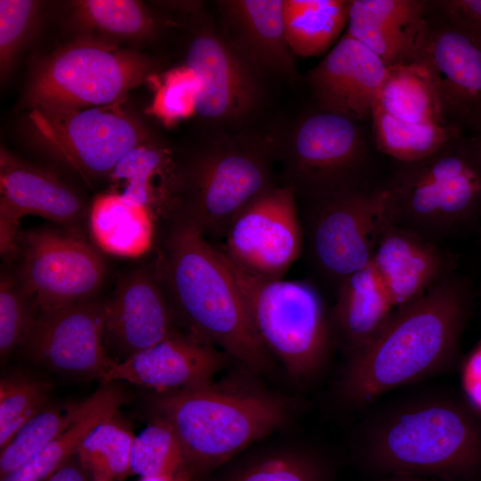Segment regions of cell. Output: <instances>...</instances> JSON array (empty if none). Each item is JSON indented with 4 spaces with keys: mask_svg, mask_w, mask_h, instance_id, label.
<instances>
[{
    "mask_svg": "<svg viewBox=\"0 0 481 481\" xmlns=\"http://www.w3.org/2000/svg\"><path fill=\"white\" fill-rule=\"evenodd\" d=\"M75 17L84 27L121 39H151L162 23L146 6L134 0L75 2Z\"/></svg>",
    "mask_w": 481,
    "mask_h": 481,
    "instance_id": "cell-33",
    "label": "cell"
},
{
    "mask_svg": "<svg viewBox=\"0 0 481 481\" xmlns=\"http://www.w3.org/2000/svg\"><path fill=\"white\" fill-rule=\"evenodd\" d=\"M39 143L86 179L109 178L134 148L157 140L120 103L84 109H32Z\"/></svg>",
    "mask_w": 481,
    "mask_h": 481,
    "instance_id": "cell-11",
    "label": "cell"
},
{
    "mask_svg": "<svg viewBox=\"0 0 481 481\" xmlns=\"http://www.w3.org/2000/svg\"><path fill=\"white\" fill-rule=\"evenodd\" d=\"M88 476L76 454L44 481H87Z\"/></svg>",
    "mask_w": 481,
    "mask_h": 481,
    "instance_id": "cell-42",
    "label": "cell"
},
{
    "mask_svg": "<svg viewBox=\"0 0 481 481\" xmlns=\"http://www.w3.org/2000/svg\"><path fill=\"white\" fill-rule=\"evenodd\" d=\"M471 306L469 284L453 273L394 312L380 333L348 356L342 400L369 405L388 391L447 370L456 360Z\"/></svg>",
    "mask_w": 481,
    "mask_h": 481,
    "instance_id": "cell-1",
    "label": "cell"
},
{
    "mask_svg": "<svg viewBox=\"0 0 481 481\" xmlns=\"http://www.w3.org/2000/svg\"><path fill=\"white\" fill-rule=\"evenodd\" d=\"M82 407L83 402L67 408L48 405L27 421L0 450V477L20 467L66 430L77 419Z\"/></svg>",
    "mask_w": 481,
    "mask_h": 481,
    "instance_id": "cell-34",
    "label": "cell"
},
{
    "mask_svg": "<svg viewBox=\"0 0 481 481\" xmlns=\"http://www.w3.org/2000/svg\"><path fill=\"white\" fill-rule=\"evenodd\" d=\"M384 218L437 243L481 224V139L461 134L422 159L400 163L383 186Z\"/></svg>",
    "mask_w": 481,
    "mask_h": 481,
    "instance_id": "cell-5",
    "label": "cell"
},
{
    "mask_svg": "<svg viewBox=\"0 0 481 481\" xmlns=\"http://www.w3.org/2000/svg\"><path fill=\"white\" fill-rule=\"evenodd\" d=\"M269 134L281 183L305 203L368 187L369 151L359 121L316 108Z\"/></svg>",
    "mask_w": 481,
    "mask_h": 481,
    "instance_id": "cell-8",
    "label": "cell"
},
{
    "mask_svg": "<svg viewBox=\"0 0 481 481\" xmlns=\"http://www.w3.org/2000/svg\"><path fill=\"white\" fill-rule=\"evenodd\" d=\"M216 247L265 349L295 380L309 381L318 377L336 340L330 311L316 288L306 281L251 273Z\"/></svg>",
    "mask_w": 481,
    "mask_h": 481,
    "instance_id": "cell-7",
    "label": "cell"
},
{
    "mask_svg": "<svg viewBox=\"0 0 481 481\" xmlns=\"http://www.w3.org/2000/svg\"><path fill=\"white\" fill-rule=\"evenodd\" d=\"M200 82L185 66L171 71L159 88L151 111L166 122L184 118L195 112Z\"/></svg>",
    "mask_w": 481,
    "mask_h": 481,
    "instance_id": "cell-39",
    "label": "cell"
},
{
    "mask_svg": "<svg viewBox=\"0 0 481 481\" xmlns=\"http://www.w3.org/2000/svg\"><path fill=\"white\" fill-rule=\"evenodd\" d=\"M395 307L371 264L346 277L330 311L335 340L348 356L367 346L384 329Z\"/></svg>",
    "mask_w": 481,
    "mask_h": 481,
    "instance_id": "cell-25",
    "label": "cell"
},
{
    "mask_svg": "<svg viewBox=\"0 0 481 481\" xmlns=\"http://www.w3.org/2000/svg\"><path fill=\"white\" fill-rule=\"evenodd\" d=\"M297 200L283 183L266 188L234 216L219 247L251 273L282 278L303 248Z\"/></svg>",
    "mask_w": 481,
    "mask_h": 481,
    "instance_id": "cell-14",
    "label": "cell"
},
{
    "mask_svg": "<svg viewBox=\"0 0 481 481\" xmlns=\"http://www.w3.org/2000/svg\"><path fill=\"white\" fill-rule=\"evenodd\" d=\"M463 383L470 401L481 410V346L471 354L466 363Z\"/></svg>",
    "mask_w": 481,
    "mask_h": 481,
    "instance_id": "cell-41",
    "label": "cell"
},
{
    "mask_svg": "<svg viewBox=\"0 0 481 481\" xmlns=\"http://www.w3.org/2000/svg\"><path fill=\"white\" fill-rule=\"evenodd\" d=\"M39 3L31 0L0 1V70L4 78L35 23Z\"/></svg>",
    "mask_w": 481,
    "mask_h": 481,
    "instance_id": "cell-38",
    "label": "cell"
},
{
    "mask_svg": "<svg viewBox=\"0 0 481 481\" xmlns=\"http://www.w3.org/2000/svg\"><path fill=\"white\" fill-rule=\"evenodd\" d=\"M374 105L409 123H448L431 75L421 61L387 67Z\"/></svg>",
    "mask_w": 481,
    "mask_h": 481,
    "instance_id": "cell-28",
    "label": "cell"
},
{
    "mask_svg": "<svg viewBox=\"0 0 481 481\" xmlns=\"http://www.w3.org/2000/svg\"><path fill=\"white\" fill-rule=\"evenodd\" d=\"M419 61L431 75L445 120L462 133L477 135L481 131V41L445 21L428 1Z\"/></svg>",
    "mask_w": 481,
    "mask_h": 481,
    "instance_id": "cell-15",
    "label": "cell"
},
{
    "mask_svg": "<svg viewBox=\"0 0 481 481\" xmlns=\"http://www.w3.org/2000/svg\"><path fill=\"white\" fill-rule=\"evenodd\" d=\"M175 316L155 268L122 275L106 302L105 346L123 360L170 337Z\"/></svg>",
    "mask_w": 481,
    "mask_h": 481,
    "instance_id": "cell-18",
    "label": "cell"
},
{
    "mask_svg": "<svg viewBox=\"0 0 481 481\" xmlns=\"http://www.w3.org/2000/svg\"><path fill=\"white\" fill-rule=\"evenodd\" d=\"M160 68L159 60L144 53L94 38L79 39L39 62L27 99L32 109L45 110L113 105Z\"/></svg>",
    "mask_w": 481,
    "mask_h": 481,
    "instance_id": "cell-9",
    "label": "cell"
},
{
    "mask_svg": "<svg viewBox=\"0 0 481 481\" xmlns=\"http://www.w3.org/2000/svg\"><path fill=\"white\" fill-rule=\"evenodd\" d=\"M387 73L384 61L346 33L306 74L316 108L355 120L371 118Z\"/></svg>",
    "mask_w": 481,
    "mask_h": 481,
    "instance_id": "cell-22",
    "label": "cell"
},
{
    "mask_svg": "<svg viewBox=\"0 0 481 481\" xmlns=\"http://www.w3.org/2000/svg\"><path fill=\"white\" fill-rule=\"evenodd\" d=\"M86 214L78 192L56 175L0 151V251L4 258L19 252V226L23 216H39L73 227Z\"/></svg>",
    "mask_w": 481,
    "mask_h": 481,
    "instance_id": "cell-17",
    "label": "cell"
},
{
    "mask_svg": "<svg viewBox=\"0 0 481 481\" xmlns=\"http://www.w3.org/2000/svg\"><path fill=\"white\" fill-rule=\"evenodd\" d=\"M384 200L383 187H362L306 203L310 260L337 289L346 277L371 264Z\"/></svg>",
    "mask_w": 481,
    "mask_h": 481,
    "instance_id": "cell-12",
    "label": "cell"
},
{
    "mask_svg": "<svg viewBox=\"0 0 481 481\" xmlns=\"http://www.w3.org/2000/svg\"><path fill=\"white\" fill-rule=\"evenodd\" d=\"M229 356L193 334L177 330L162 341L121 362L102 379L122 380L165 393L209 384Z\"/></svg>",
    "mask_w": 481,
    "mask_h": 481,
    "instance_id": "cell-20",
    "label": "cell"
},
{
    "mask_svg": "<svg viewBox=\"0 0 481 481\" xmlns=\"http://www.w3.org/2000/svg\"><path fill=\"white\" fill-rule=\"evenodd\" d=\"M180 214L204 236L224 239L234 216L276 183L270 134L248 128L212 131L186 156H177Z\"/></svg>",
    "mask_w": 481,
    "mask_h": 481,
    "instance_id": "cell-6",
    "label": "cell"
},
{
    "mask_svg": "<svg viewBox=\"0 0 481 481\" xmlns=\"http://www.w3.org/2000/svg\"><path fill=\"white\" fill-rule=\"evenodd\" d=\"M456 255L442 244L396 226L382 216L371 264L397 309L455 273Z\"/></svg>",
    "mask_w": 481,
    "mask_h": 481,
    "instance_id": "cell-21",
    "label": "cell"
},
{
    "mask_svg": "<svg viewBox=\"0 0 481 481\" xmlns=\"http://www.w3.org/2000/svg\"><path fill=\"white\" fill-rule=\"evenodd\" d=\"M217 27L239 57L266 83L294 80L297 56L285 34L282 0L216 2Z\"/></svg>",
    "mask_w": 481,
    "mask_h": 481,
    "instance_id": "cell-19",
    "label": "cell"
},
{
    "mask_svg": "<svg viewBox=\"0 0 481 481\" xmlns=\"http://www.w3.org/2000/svg\"><path fill=\"white\" fill-rule=\"evenodd\" d=\"M477 135L481 139V131L477 135Z\"/></svg>",
    "mask_w": 481,
    "mask_h": 481,
    "instance_id": "cell-45",
    "label": "cell"
},
{
    "mask_svg": "<svg viewBox=\"0 0 481 481\" xmlns=\"http://www.w3.org/2000/svg\"><path fill=\"white\" fill-rule=\"evenodd\" d=\"M124 402L125 395L119 388L103 384L83 401L79 416L66 430L1 481H44L76 455L87 435L101 421L118 413Z\"/></svg>",
    "mask_w": 481,
    "mask_h": 481,
    "instance_id": "cell-27",
    "label": "cell"
},
{
    "mask_svg": "<svg viewBox=\"0 0 481 481\" xmlns=\"http://www.w3.org/2000/svg\"><path fill=\"white\" fill-rule=\"evenodd\" d=\"M380 481H444L440 479H425L419 477L394 476Z\"/></svg>",
    "mask_w": 481,
    "mask_h": 481,
    "instance_id": "cell-44",
    "label": "cell"
},
{
    "mask_svg": "<svg viewBox=\"0 0 481 481\" xmlns=\"http://www.w3.org/2000/svg\"><path fill=\"white\" fill-rule=\"evenodd\" d=\"M17 276L39 313L94 298L106 276L102 257L75 230L37 228L20 233Z\"/></svg>",
    "mask_w": 481,
    "mask_h": 481,
    "instance_id": "cell-13",
    "label": "cell"
},
{
    "mask_svg": "<svg viewBox=\"0 0 481 481\" xmlns=\"http://www.w3.org/2000/svg\"><path fill=\"white\" fill-rule=\"evenodd\" d=\"M363 461L385 475L470 481L481 474V420L442 394L401 400L371 418L361 436Z\"/></svg>",
    "mask_w": 481,
    "mask_h": 481,
    "instance_id": "cell-3",
    "label": "cell"
},
{
    "mask_svg": "<svg viewBox=\"0 0 481 481\" xmlns=\"http://www.w3.org/2000/svg\"><path fill=\"white\" fill-rule=\"evenodd\" d=\"M372 134L377 149L399 163L427 158L462 133L448 123L415 124L395 118L373 105Z\"/></svg>",
    "mask_w": 481,
    "mask_h": 481,
    "instance_id": "cell-30",
    "label": "cell"
},
{
    "mask_svg": "<svg viewBox=\"0 0 481 481\" xmlns=\"http://www.w3.org/2000/svg\"><path fill=\"white\" fill-rule=\"evenodd\" d=\"M37 307L18 278L2 273L0 281V355L23 345L37 318Z\"/></svg>",
    "mask_w": 481,
    "mask_h": 481,
    "instance_id": "cell-37",
    "label": "cell"
},
{
    "mask_svg": "<svg viewBox=\"0 0 481 481\" xmlns=\"http://www.w3.org/2000/svg\"><path fill=\"white\" fill-rule=\"evenodd\" d=\"M431 8L445 21L481 41V0L429 1Z\"/></svg>",
    "mask_w": 481,
    "mask_h": 481,
    "instance_id": "cell-40",
    "label": "cell"
},
{
    "mask_svg": "<svg viewBox=\"0 0 481 481\" xmlns=\"http://www.w3.org/2000/svg\"><path fill=\"white\" fill-rule=\"evenodd\" d=\"M176 322L248 370L264 372L271 355L258 338L216 245L189 220L177 217L154 265Z\"/></svg>",
    "mask_w": 481,
    "mask_h": 481,
    "instance_id": "cell-2",
    "label": "cell"
},
{
    "mask_svg": "<svg viewBox=\"0 0 481 481\" xmlns=\"http://www.w3.org/2000/svg\"><path fill=\"white\" fill-rule=\"evenodd\" d=\"M184 66L200 82L195 113L213 131H240L261 110L266 85L232 50L200 9L192 14Z\"/></svg>",
    "mask_w": 481,
    "mask_h": 481,
    "instance_id": "cell-10",
    "label": "cell"
},
{
    "mask_svg": "<svg viewBox=\"0 0 481 481\" xmlns=\"http://www.w3.org/2000/svg\"><path fill=\"white\" fill-rule=\"evenodd\" d=\"M480 230H481V224H480V226H479Z\"/></svg>",
    "mask_w": 481,
    "mask_h": 481,
    "instance_id": "cell-46",
    "label": "cell"
},
{
    "mask_svg": "<svg viewBox=\"0 0 481 481\" xmlns=\"http://www.w3.org/2000/svg\"><path fill=\"white\" fill-rule=\"evenodd\" d=\"M428 1L350 0L346 34L387 65L419 61Z\"/></svg>",
    "mask_w": 481,
    "mask_h": 481,
    "instance_id": "cell-23",
    "label": "cell"
},
{
    "mask_svg": "<svg viewBox=\"0 0 481 481\" xmlns=\"http://www.w3.org/2000/svg\"><path fill=\"white\" fill-rule=\"evenodd\" d=\"M188 467L182 444L165 419L151 421L135 436L130 457L133 474L142 477L172 474Z\"/></svg>",
    "mask_w": 481,
    "mask_h": 481,
    "instance_id": "cell-35",
    "label": "cell"
},
{
    "mask_svg": "<svg viewBox=\"0 0 481 481\" xmlns=\"http://www.w3.org/2000/svg\"><path fill=\"white\" fill-rule=\"evenodd\" d=\"M135 435L118 413L101 421L84 439L77 455L94 481H118L132 474Z\"/></svg>",
    "mask_w": 481,
    "mask_h": 481,
    "instance_id": "cell-32",
    "label": "cell"
},
{
    "mask_svg": "<svg viewBox=\"0 0 481 481\" xmlns=\"http://www.w3.org/2000/svg\"><path fill=\"white\" fill-rule=\"evenodd\" d=\"M49 405L45 385L14 374L0 382V450L19 429Z\"/></svg>",
    "mask_w": 481,
    "mask_h": 481,
    "instance_id": "cell-36",
    "label": "cell"
},
{
    "mask_svg": "<svg viewBox=\"0 0 481 481\" xmlns=\"http://www.w3.org/2000/svg\"><path fill=\"white\" fill-rule=\"evenodd\" d=\"M350 0H282L288 44L296 56L327 52L347 26Z\"/></svg>",
    "mask_w": 481,
    "mask_h": 481,
    "instance_id": "cell-29",
    "label": "cell"
},
{
    "mask_svg": "<svg viewBox=\"0 0 481 481\" xmlns=\"http://www.w3.org/2000/svg\"><path fill=\"white\" fill-rule=\"evenodd\" d=\"M153 415L175 429L188 467L203 477L289 420L288 399L245 381L155 393Z\"/></svg>",
    "mask_w": 481,
    "mask_h": 481,
    "instance_id": "cell-4",
    "label": "cell"
},
{
    "mask_svg": "<svg viewBox=\"0 0 481 481\" xmlns=\"http://www.w3.org/2000/svg\"><path fill=\"white\" fill-rule=\"evenodd\" d=\"M106 302L94 298L39 313L23 344L52 371L101 379L116 363L105 348Z\"/></svg>",
    "mask_w": 481,
    "mask_h": 481,
    "instance_id": "cell-16",
    "label": "cell"
},
{
    "mask_svg": "<svg viewBox=\"0 0 481 481\" xmlns=\"http://www.w3.org/2000/svg\"><path fill=\"white\" fill-rule=\"evenodd\" d=\"M88 219L92 237L106 253L135 257L151 247L156 221L147 208L118 193L110 191L97 195Z\"/></svg>",
    "mask_w": 481,
    "mask_h": 481,
    "instance_id": "cell-26",
    "label": "cell"
},
{
    "mask_svg": "<svg viewBox=\"0 0 481 481\" xmlns=\"http://www.w3.org/2000/svg\"><path fill=\"white\" fill-rule=\"evenodd\" d=\"M200 477V474L187 467L172 474L142 477L138 481H199Z\"/></svg>",
    "mask_w": 481,
    "mask_h": 481,
    "instance_id": "cell-43",
    "label": "cell"
},
{
    "mask_svg": "<svg viewBox=\"0 0 481 481\" xmlns=\"http://www.w3.org/2000/svg\"><path fill=\"white\" fill-rule=\"evenodd\" d=\"M108 179L112 192L147 208L156 223L179 216L177 156L158 139L128 151Z\"/></svg>",
    "mask_w": 481,
    "mask_h": 481,
    "instance_id": "cell-24",
    "label": "cell"
},
{
    "mask_svg": "<svg viewBox=\"0 0 481 481\" xmlns=\"http://www.w3.org/2000/svg\"><path fill=\"white\" fill-rule=\"evenodd\" d=\"M330 477L324 457L309 448L290 446L249 456L221 481H330Z\"/></svg>",
    "mask_w": 481,
    "mask_h": 481,
    "instance_id": "cell-31",
    "label": "cell"
}]
</instances>
